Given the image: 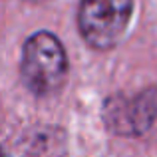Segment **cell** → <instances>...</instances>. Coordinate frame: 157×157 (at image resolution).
<instances>
[{
    "instance_id": "7a4b0ae2",
    "label": "cell",
    "mask_w": 157,
    "mask_h": 157,
    "mask_svg": "<svg viewBox=\"0 0 157 157\" xmlns=\"http://www.w3.org/2000/svg\"><path fill=\"white\" fill-rule=\"evenodd\" d=\"M133 14V0H82L78 28L94 50H111L125 36Z\"/></svg>"
},
{
    "instance_id": "6da1fadb",
    "label": "cell",
    "mask_w": 157,
    "mask_h": 157,
    "mask_svg": "<svg viewBox=\"0 0 157 157\" xmlns=\"http://www.w3.org/2000/svg\"><path fill=\"white\" fill-rule=\"evenodd\" d=\"M20 72L24 86L34 96H52L68 78L66 48L52 32H36L24 44Z\"/></svg>"
},
{
    "instance_id": "8992f818",
    "label": "cell",
    "mask_w": 157,
    "mask_h": 157,
    "mask_svg": "<svg viewBox=\"0 0 157 157\" xmlns=\"http://www.w3.org/2000/svg\"><path fill=\"white\" fill-rule=\"evenodd\" d=\"M28 2H44V0H28Z\"/></svg>"
},
{
    "instance_id": "277c9868",
    "label": "cell",
    "mask_w": 157,
    "mask_h": 157,
    "mask_svg": "<svg viewBox=\"0 0 157 157\" xmlns=\"http://www.w3.org/2000/svg\"><path fill=\"white\" fill-rule=\"evenodd\" d=\"M14 157H68L64 131L58 127H40L18 143Z\"/></svg>"
},
{
    "instance_id": "5b68a950",
    "label": "cell",
    "mask_w": 157,
    "mask_h": 157,
    "mask_svg": "<svg viewBox=\"0 0 157 157\" xmlns=\"http://www.w3.org/2000/svg\"><path fill=\"white\" fill-rule=\"evenodd\" d=\"M0 157H6V155H4V151H2V147H0Z\"/></svg>"
},
{
    "instance_id": "3957f363",
    "label": "cell",
    "mask_w": 157,
    "mask_h": 157,
    "mask_svg": "<svg viewBox=\"0 0 157 157\" xmlns=\"http://www.w3.org/2000/svg\"><path fill=\"white\" fill-rule=\"evenodd\" d=\"M104 123L119 137H139L157 119V90L147 88L133 96L115 94L104 104Z\"/></svg>"
}]
</instances>
